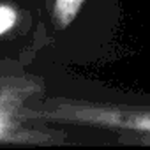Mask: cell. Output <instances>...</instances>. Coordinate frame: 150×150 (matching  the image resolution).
<instances>
[{
  "label": "cell",
  "mask_w": 150,
  "mask_h": 150,
  "mask_svg": "<svg viewBox=\"0 0 150 150\" xmlns=\"http://www.w3.org/2000/svg\"><path fill=\"white\" fill-rule=\"evenodd\" d=\"M14 23V13L7 7H0V32L7 30Z\"/></svg>",
  "instance_id": "1"
}]
</instances>
